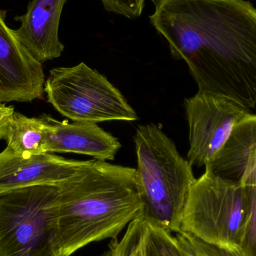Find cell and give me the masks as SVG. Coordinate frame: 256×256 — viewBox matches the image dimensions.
Wrapping results in <instances>:
<instances>
[{"label": "cell", "instance_id": "e0dca14e", "mask_svg": "<svg viewBox=\"0 0 256 256\" xmlns=\"http://www.w3.org/2000/svg\"><path fill=\"white\" fill-rule=\"evenodd\" d=\"M249 188V206L242 228L239 251L242 256H256V186Z\"/></svg>", "mask_w": 256, "mask_h": 256}, {"label": "cell", "instance_id": "8992f818", "mask_svg": "<svg viewBox=\"0 0 256 256\" xmlns=\"http://www.w3.org/2000/svg\"><path fill=\"white\" fill-rule=\"evenodd\" d=\"M44 92L48 102L74 122L97 124L138 120L121 92L106 76L84 62L52 69Z\"/></svg>", "mask_w": 256, "mask_h": 256}, {"label": "cell", "instance_id": "5bb4252c", "mask_svg": "<svg viewBox=\"0 0 256 256\" xmlns=\"http://www.w3.org/2000/svg\"><path fill=\"white\" fill-rule=\"evenodd\" d=\"M146 224L142 219L135 220L128 226L122 238L111 240L109 249L114 256H146Z\"/></svg>", "mask_w": 256, "mask_h": 256}, {"label": "cell", "instance_id": "9c48e42d", "mask_svg": "<svg viewBox=\"0 0 256 256\" xmlns=\"http://www.w3.org/2000/svg\"><path fill=\"white\" fill-rule=\"evenodd\" d=\"M82 162L51 153L21 158L6 148L0 153V194L40 185L58 186Z\"/></svg>", "mask_w": 256, "mask_h": 256}, {"label": "cell", "instance_id": "30bf717a", "mask_svg": "<svg viewBox=\"0 0 256 256\" xmlns=\"http://www.w3.org/2000/svg\"><path fill=\"white\" fill-rule=\"evenodd\" d=\"M67 0H31L26 14L14 18L20 26L14 30L18 40L40 63L58 58L64 50L58 26Z\"/></svg>", "mask_w": 256, "mask_h": 256}, {"label": "cell", "instance_id": "ac0fdd59", "mask_svg": "<svg viewBox=\"0 0 256 256\" xmlns=\"http://www.w3.org/2000/svg\"><path fill=\"white\" fill-rule=\"evenodd\" d=\"M110 12L122 15L128 19H136L141 16L144 0H100Z\"/></svg>", "mask_w": 256, "mask_h": 256}, {"label": "cell", "instance_id": "7c38bea8", "mask_svg": "<svg viewBox=\"0 0 256 256\" xmlns=\"http://www.w3.org/2000/svg\"><path fill=\"white\" fill-rule=\"evenodd\" d=\"M256 148V115L248 114L233 128L227 141L208 166L214 174L239 182L246 160Z\"/></svg>", "mask_w": 256, "mask_h": 256}, {"label": "cell", "instance_id": "3957f363", "mask_svg": "<svg viewBox=\"0 0 256 256\" xmlns=\"http://www.w3.org/2000/svg\"><path fill=\"white\" fill-rule=\"evenodd\" d=\"M134 142L141 219L176 234L180 232L184 210L196 179L192 166L156 124L140 126Z\"/></svg>", "mask_w": 256, "mask_h": 256}, {"label": "cell", "instance_id": "ba28073f", "mask_svg": "<svg viewBox=\"0 0 256 256\" xmlns=\"http://www.w3.org/2000/svg\"><path fill=\"white\" fill-rule=\"evenodd\" d=\"M0 9V103L30 102L43 98L44 74L6 22Z\"/></svg>", "mask_w": 256, "mask_h": 256}, {"label": "cell", "instance_id": "7a4b0ae2", "mask_svg": "<svg viewBox=\"0 0 256 256\" xmlns=\"http://www.w3.org/2000/svg\"><path fill=\"white\" fill-rule=\"evenodd\" d=\"M57 186L58 256H72L90 244L117 239L132 221L141 218L135 168L84 161Z\"/></svg>", "mask_w": 256, "mask_h": 256}, {"label": "cell", "instance_id": "d6986e66", "mask_svg": "<svg viewBox=\"0 0 256 256\" xmlns=\"http://www.w3.org/2000/svg\"><path fill=\"white\" fill-rule=\"evenodd\" d=\"M242 186H256V148L248 156L244 171L238 182Z\"/></svg>", "mask_w": 256, "mask_h": 256}, {"label": "cell", "instance_id": "ffe728a7", "mask_svg": "<svg viewBox=\"0 0 256 256\" xmlns=\"http://www.w3.org/2000/svg\"><path fill=\"white\" fill-rule=\"evenodd\" d=\"M14 114V108L13 106H6L0 103V141L6 140L7 137Z\"/></svg>", "mask_w": 256, "mask_h": 256}, {"label": "cell", "instance_id": "2e32d148", "mask_svg": "<svg viewBox=\"0 0 256 256\" xmlns=\"http://www.w3.org/2000/svg\"><path fill=\"white\" fill-rule=\"evenodd\" d=\"M176 237L186 256H242L238 250L226 249L209 244L184 232L176 233Z\"/></svg>", "mask_w": 256, "mask_h": 256}, {"label": "cell", "instance_id": "6da1fadb", "mask_svg": "<svg viewBox=\"0 0 256 256\" xmlns=\"http://www.w3.org/2000/svg\"><path fill=\"white\" fill-rule=\"evenodd\" d=\"M150 24L198 91L256 106V8L246 0H152Z\"/></svg>", "mask_w": 256, "mask_h": 256}, {"label": "cell", "instance_id": "5b68a950", "mask_svg": "<svg viewBox=\"0 0 256 256\" xmlns=\"http://www.w3.org/2000/svg\"><path fill=\"white\" fill-rule=\"evenodd\" d=\"M58 196L55 185L0 194V256H58Z\"/></svg>", "mask_w": 256, "mask_h": 256}, {"label": "cell", "instance_id": "277c9868", "mask_svg": "<svg viewBox=\"0 0 256 256\" xmlns=\"http://www.w3.org/2000/svg\"><path fill=\"white\" fill-rule=\"evenodd\" d=\"M249 206V188L206 167L191 186L180 231L219 248L238 250Z\"/></svg>", "mask_w": 256, "mask_h": 256}, {"label": "cell", "instance_id": "9a60e30c", "mask_svg": "<svg viewBox=\"0 0 256 256\" xmlns=\"http://www.w3.org/2000/svg\"><path fill=\"white\" fill-rule=\"evenodd\" d=\"M146 224V256H186L172 233L154 224Z\"/></svg>", "mask_w": 256, "mask_h": 256}, {"label": "cell", "instance_id": "8fae6325", "mask_svg": "<svg viewBox=\"0 0 256 256\" xmlns=\"http://www.w3.org/2000/svg\"><path fill=\"white\" fill-rule=\"evenodd\" d=\"M48 124V153L88 155L100 161L114 160L121 143L97 124L60 122L44 116Z\"/></svg>", "mask_w": 256, "mask_h": 256}, {"label": "cell", "instance_id": "44dd1931", "mask_svg": "<svg viewBox=\"0 0 256 256\" xmlns=\"http://www.w3.org/2000/svg\"><path fill=\"white\" fill-rule=\"evenodd\" d=\"M102 256H114V255H112V251L110 250V249H109L108 250V251H106V252H105V254H104L103 255H102Z\"/></svg>", "mask_w": 256, "mask_h": 256}, {"label": "cell", "instance_id": "4fadbf2b", "mask_svg": "<svg viewBox=\"0 0 256 256\" xmlns=\"http://www.w3.org/2000/svg\"><path fill=\"white\" fill-rule=\"evenodd\" d=\"M6 140V148L21 158L48 153V124L43 117L28 118L14 112Z\"/></svg>", "mask_w": 256, "mask_h": 256}, {"label": "cell", "instance_id": "52a82bcc", "mask_svg": "<svg viewBox=\"0 0 256 256\" xmlns=\"http://www.w3.org/2000/svg\"><path fill=\"white\" fill-rule=\"evenodd\" d=\"M184 106L189 126L188 160L198 167L210 165L236 123L250 112L226 98L204 91L185 99Z\"/></svg>", "mask_w": 256, "mask_h": 256}]
</instances>
